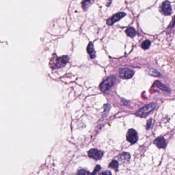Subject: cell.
<instances>
[{
    "label": "cell",
    "instance_id": "1",
    "mask_svg": "<svg viewBox=\"0 0 175 175\" xmlns=\"http://www.w3.org/2000/svg\"><path fill=\"white\" fill-rule=\"evenodd\" d=\"M69 56H62L58 57L56 54H54L52 58L50 60L49 66L52 69H58L62 68L69 62Z\"/></svg>",
    "mask_w": 175,
    "mask_h": 175
},
{
    "label": "cell",
    "instance_id": "2",
    "mask_svg": "<svg viewBox=\"0 0 175 175\" xmlns=\"http://www.w3.org/2000/svg\"><path fill=\"white\" fill-rule=\"evenodd\" d=\"M156 104L154 102L145 105L136 112L135 115L140 117H145L155 109Z\"/></svg>",
    "mask_w": 175,
    "mask_h": 175
},
{
    "label": "cell",
    "instance_id": "3",
    "mask_svg": "<svg viewBox=\"0 0 175 175\" xmlns=\"http://www.w3.org/2000/svg\"><path fill=\"white\" fill-rule=\"evenodd\" d=\"M115 77L113 76L106 78V80H104L100 86V88L101 91L102 92H106V91H108L113 86V84L115 82Z\"/></svg>",
    "mask_w": 175,
    "mask_h": 175
},
{
    "label": "cell",
    "instance_id": "4",
    "mask_svg": "<svg viewBox=\"0 0 175 175\" xmlns=\"http://www.w3.org/2000/svg\"><path fill=\"white\" fill-rule=\"evenodd\" d=\"M126 139L132 144H134L137 141L138 134L136 131L134 129H130L126 134Z\"/></svg>",
    "mask_w": 175,
    "mask_h": 175
},
{
    "label": "cell",
    "instance_id": "5",
    "mask_svg": "<svg viewBox=\"0 0 175 175\" xmlns=\"http://www.w3.org/2000/svg\"><path fill=\"white\" fill-rule=\"evenodd\" d=\"M120 77L123 79L131 78L134 74V72L128 68H121L119 71Z\"/></svg>",
    "mask_w": 175,
    "mask_h": 175
},
{
    "label": "cell",
    "instance_id": "6",
    "mask_svg": "<svg viewBox=\"0 0 175 175\" xmlns=\"http://www.w3.org/2000/svg\"><path fill=\"white\" fill-rule=\"evenodd\" d=\"M103 154L104 153L102 151H99L95 149H91L88 152V156L89 157L96 160L100 159L102 158Z\"/></svg>",
    "mask_w": 175,
    "mask_h": 175
},
{
    "label": "cell",
    "instance_id": "7",
    "mask_svg": "<svg viewBox=\"0 0 175 175\" xmlns=\"http://www.w3.org/2000/svg\"><path fill=\"white\" fill-rule=\"evenodd\" d=\"M161 11L165 16H170L172 14V7L170 3L164 2L160 7Z\"/></svg>",
    "mask_w": 175,
    "mask_h": 175
},
{
    "label": "cell",
    "instance_id": "8",
    "mask_svg": "<svg viewBox=\"0 0 175 175\" xmlns=\"http://www.w3.org/2000/svg\"><path fill=\"white\" fill-rule=\"evenodd\" d=\"M126 15V14L124 12H120V13L115 14L112 18H110L109 20H108L106 23L108 25H112L114 23L117 22L120 19H121L122 18H124Z\"/></svg>",
    "mask_w": 175,
    "mask_h": 175
},
{
    "label": "cell",
    "instance_id": "9",
    "mask_svg": "<svg viewBox=\"0 0 175 175\" xmlns=\"http://www.w3.org/2000/svg\"><path fill=\"white\" fill-rule=\"evenodd\" d=\"M154 143L159 149L164 148L166 145V141L163 137L157 138L154 141Z\"/></svg>",
    "mask_w": 175,
    "mask_h": 175
},
{
    "label": "cell",
    "instance_id": "10",
    "mask_svg": "<svg viewBox=\"0 0 175 175\" xmlns=\"http://www.w3.org/2000/svg\"><path fill=\"white\" fill-rule=\"evenodd\" d=\"M86 50H87V52H88V53H89V54L91 58L94 59V58H95V51L94 50V46H93V44L92 43H89V44L88 45V47H87Z\"/></svg>",
    "mask_w": 175,
    "mask_h": 175
},
{
    "label": "cell",
    "instance_id": "11",
    "mask_svg": "<svg viewBox=\"0 0 175 175\" xmlns=\"http://www.w3.org/2000/svg\"><path fill=\"white\" fill-rule=\"evenodd\" d=\"M119 160L123 162H128L130 159V155L128 153H122L119 156Z\"/></svg>",
    "mask_w": 175,
    "mask_h": 175
},
{
    "label": "cell",
    "instance_id": "12",
    "mask_svg": "<svg viewBox=\"0 0 175 175\" xmlns=\"http://www.w3.org/2000/svg\"><path fill=\"white\" fill-rule=\"evenodd\" d=\"M93 0H82V5L83 9L86 10L93 3Z\"/></svg>",
    "mask_w": 175,
    "mask_h": 175
},
{
    "label": "cell",
    "instance_id": "13",
    "mask_svg": "<svg viewBox=\"0 0 175 175\" xmlns=\"http://www.w3.org/2000/svg\"><path fill=\"white\" fill-rule=\"evenodd\" d=\"M127 36L131 38H134L136 35V31L134 28L132 27H129L126 29V31Z\"/></svg>",
    "mask_w": 175,
    "mask_h": 175
},
{
    "label": "cell",
    "instance_id": "14",
    "mask_svg": "<svg viewBox=\"0 0 175 175\" xmlns=\"http://www.w3.org/2000/svg\"><path fill=\"white\" fill-rule=\"evenodd\" d=\"M110 168L115 170V171H117L118 169V163L116 160H113L112 162L110 163L109 165Z\"/></svg>",
    "mask_w": 175,
    "mask_h": 175
},
{
    "label": "cell",
    "instance_id": "15",
    "mask_svg": "<svg viewBox=\"0 0 175 175\" xmlns=\"http://www.w3.org/2000/svg\"><path fill=\"white\" fill-rule=\"evenodd\" d=\"M151 46V42L149 40H145L141 44V47L142 49L146 50L149 48Z\"/></svg>",
    "mask_w": 175,
    "mask_h": 175
},
{
    "label": "cell",
    "instance_id": "16",
    "mask_svg": "<svg viewBox=\"0 0 175 175\" xmlns=\"http://www.w3.org/2000/svg\"><path fill=\"white\" fill-rule=\"evenodd\" d=\"M158 83L156 84L157 85V86L158 88H159V89H161L162 90H163V91H170V90H169L166 86H165L164 84H162L161 83H160V82H158Z\"/></svg>",
    "mask_w": 175,
    "mask_h": 175
},
{
    "label": "cell",
    "instance_id": "17",
    "mask_svg": "<svg viewBox=\"0 0 175 175\" xmlns=\"http://www.w3.org/2000/svg\"><path fill=\"white\" fill-rule=\"evenodd\" d=\"M77 175H90V173L86 170L82 169L78 172Z\"/></svg>",
    "mask_w": 175,
    "mask_h": 175
},
{
    "label": "cell",
    "instance_id": "18",
    "mask_svg": "<svg viewBox=\"0 0 175 175\" xmlns=\"http://www.w3.org/2000/svg\"><path fill=\"white\" fill-rule=\"evenodd\" d=\"M149 73H150V74L152 76H156V77H158V76H159L160 73L158 72V71H156L155 70H154V69H151L150 70V72H149Z\"/></svg>",
    "mask_w": 175,
    "mask_h": 175
},
{
    "label": "cell",
    "instance_id": "19",
    "mask_svg": "<svg viewBox=\"0 0 175 175\" xmlns=\"http://www.w3.org/2000/svg\"><path fill=\"white\" fill-rule=\"evenodd\" d=\"M104 109L105 110L104 111V115H103V117H106V115H108V112H109V110L110 109L111 106L109 104H106L104 106Z\"/></svg>",
    "mask_w": 175,
    "mask_h": 175
},
{
    "label": "cell",
    "instance_id": "20",
    "mask_svg": "<svg viewBox=\"0 0 175 175\" xmlns=\"http://www.w3.org/2000/svg\"><path fill=\"white\" fill-rule=\"evenodd\" d=\"M100 169H101L100 166L99 165H97V166H95V168L94 170L93 171V173H90V175H95L97 173L98 171H100Z\"/></svg>",
    "mask_w": 175,
    "mask_h": 175
},
{
    "label": "cell",
    "instance_id": "21",
    "mask_svg": "<svg viewBox=\"0 0 175 175\" xmlns=\"http://www.w3.org/2000/svg\"><path fill=\"white\" fill-rule=\"evenodd\" d=\"M152 119L151 118V119H149V120L148 121V122H147V126H146V129H150V128L151 127V124H152Z\"/></svg>",
    "mask_w": 175,
    "mask_h": 175
},
{
    "label": "cell",
    "instance_id": "22",
    "mask_svg": "<svg viewBox=\"0 0 175 175\" xmlns=\"http://www.w3.org/2000/svg\"><path fill=\"white\" fill-rule=\"evenodd\" d=\"M99 175H112V174H111V173L110 171H106L100 173Z\"/></svg>",
    "mask_w": 175,
    "mask_h": 175
},
{
    "label": "cell",
    "instance_id": "23",
    "mask_svg": "<svg viewBox=\"0 0 175 175\" xmlns=\"http://www.w3.org/2000/svg\"><path fill=\"white\" fill-rule=\"evenodd\" d=\"M174 24H175V23H174Z\"/></svg>",
    "mask_w": 175,
    "mask_h": 175
}]
</instances>
